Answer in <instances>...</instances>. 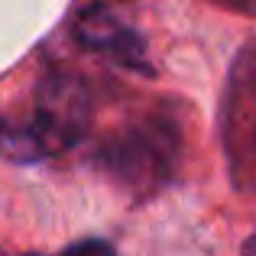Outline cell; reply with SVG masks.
<instances>
[{"label": "cell", "mask_w": 256, "mask_h": 256, "mask_svg": "<svg viewBox=\"0 0 256 256\" xmlns=\"http://www.w3.org/2000/svg\"><path fill=\"white\" fill-rule=\"evenodd\" d=\"M0 156H6L10 162H39V159H46L32 124L0 117Z\"/></svg>", "instance_id": "4"}, {"label": "cell", "mask_w": 256, "mask_h": 256, "mask_svg": "<svg viewBox=\"0 0 256 256\" xmlns=\"http://www.w3.org/2000/svg\"><path fill=\"white\" fill-rule=\"evenodd\" d=\"M175 156H178V130L166 120H143L120 130L100 150V166L133 192H150L172 175Z\"/></svg>", "instance_id": "1"}, {"label": "cell", "mask_w": 256, "mask_h": 256, "mask_svg": "<svg viewBox=\"0 0 256 256\" xmlns=\"http://www.w3.org/2000/svg\"><path fill=\"white\" fill-rule=\"evenodd\" d=\"M62 256H117V253H114V246L107 244V240L91 237V240H78V244H72Z\"/></svg>", "instance_id": "5"}, {"label": "cell", "mask_w": 256, "mask_h": 256, "mask_svg": "<svg viewBox=\"0 0 256 256\" xmlns=\"http://www.w3.org/2000/svg\"><path fill=\"white\" fill-rule=\"evenodd\" d=\"M26 256H36V253H26Z\"/></svg>", "instance_id": "7"}, {"label": "cell", "mask_w": 256, "mask_h": 256, "mask_svg": "<svg viewBox=\"0 0 256 256\" xmlns=\"http://www.w3.org/2000/svg\"><path fill=\"white\" fill-rule=\"evenodd\" d=\"M244 256H256V237L246 240V246H244Z\"/></svg>", "instance_id": "6"}, {"label": "cell", "mask_w": 256, "mask_h": 256, "mask_svg": "<svg viewBox=\"0 0 256 256\" xmlns=\"http://www.w3.org/2000/svg\"><path fill=\"white\" fill-rule=\"evenodd\" d=\"M88 126H91V94L82 78L62 68H52L49 75H42L36 91L32 130H36L46 156L82 143Z\"/></svg>", "instance_id": "2"}, {"label": "cell", "mask_w": 256, "mask_h": 256, "mask_svg": "<svg viewBox=\"0 0 256 256\" xmlns=\"http://www.w3.org/2000/svg\"><path fill=\"white\" fill-rule=\"evenodd\" d=\"M78 42L88 46V49L100 52V56L114 58L117 65L130 72H140V75H152V65L146 58V42L133 26H126L124 20H117L110 10L104 6H91L75 26Z\"/></svg>", "instance_id": "3"}]
</instances>
